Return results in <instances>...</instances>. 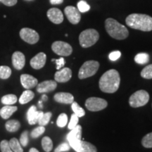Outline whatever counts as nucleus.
Masks as SVG:
<instances>
[{"label":"nucleus","mask_w":152,"mask_h":152,"mask_svg":"<svg viewBox=\"0 0 152 152\" xmlns=\"http://www.w3.org/2000/svg\"><path fill=\"white\" fill-rule=\"evenodd\" d=\"M29 152H39V151L37 149H35V148H31V149H30Z\"/></svg>","instance_id":"obj_44"},{"label":"nucleus","mask_w":152,"mask_h":152,"mask_svg":"<svg viewBox=\"0 0 152 152\" xmlns=\"http://www.w3.org/2000/svg\"><path fill=\"white\" fill-rule=\"evenodd\" d=\"M121 53L120 51H114V52H112L110 53L109 58V59L112 61H115L118 59V58L121 57Z\"/></svg>","instance_id":"obj_41"},{"label":"nucleus","mask_w":152,"mask_h":152,"mask_svg":"<svg viewBox=\"0 0 152 152\" xmlns=\"http://www.w3.org/2000/svg\"><path fill=\"white\" fill-rule=\"evenodd\" d=\"M45 132V126H38L37 128L34 129V130L31 132V137L33 138H37L39 136L42 135L44 132Z\"/></svg>","instance_id":"obj_35"},{"label":"nucleus","mask_w":152,"mask_h":152,"mask_svg":"<svg viewBox=\"0 0 152 152\" xmlns=\"http://www.w3.org/2000/svg\"><path fill=\"white\" fill-rule=\"evenodd\" d=\"M63 2H64V0H50V3L54 5L61 4Z\"/></svg>","instance_id":"obj_43"},{"label":"nucleus","mask_w":152,"mask_h":152,"mask_svg":"<svg viewBox=\"0 0 152 152\" xmlns=\"http://www.w3.org/2000/svg\"><path fill=\"white\" fill-rule=\"evenodd\" d=\"M108 103L105 99L98 97H90L85 102V106L90 111H99L105 109Z\"/></svg>","instance_id":"obj_7"},{"label":"nucleus","mask_w":152,"mask_h":152,"mask_svg":"<svg viewBox=\"0 0 152 152\" xmlns=\"http://www.w3.org/2000/svg\"><path fill=\"white\" fill-rule=\"evenodd\" d=\"M149 56L147 53H140L134 57V61L139 64H145L149 62Z\"/></svg>","instance_id":"obj_27"},{"label":"nucleus","mask_w":152,"mask_h":152,"mask_svg":"<svg viewBox=\"0 0 152 152\" xmlns=\"http://www.w3.org/2000/svg\"><path fill=\"white\" fill-rule=\"evenodd\" d=\"M20 143L23 147H26L28 145V142H29V139H28V131H24L22 133L20 137Z\"/></svg>","instance_id":"obj_38"},{"label":"nucleus","mask_w":152,"mask_h":152,"mask_svg":"<svg viewBox=\"0 0 152 152\" xmlns=\"http://www.w3.org/2000/svg\"><path fill=\"white\" fill-rule=\"evenodd\" d=\"M47 61V55L43 52H39L30 60V66L35 70L41 69L45 66Z\"/></svg>","instance_id":"obj_13"},{"label":"nucleus","mask_w":152,"mask_h":152,"mask_svg":"<svg viewBox=\"0 0 152 152\" xmlns=\"http://www.w3.org/2000/svg\"><path fill=\"white\" fill-rule=\"evenodd\" d=\"M99 68V64L96 61H87L80 68L78 77L83 80L92 77L96 74Z\"/></svg>","instance_id":"obj_5"},{"label":"nucleus","mask_w":152,"mask_h":152,"mask_svg":"<svg viewBox=\"0 0 152 152\" xmlns=\"http://www.w3.org/2000/svg\"><path fill=\"white\" fill-rule=\"evenodd\" d=\"M20 127V123L17 120H10L8 121L5 124V128L7 131L10 132H16L19 130Z\"/></svg>","instance_id":"obj_23"},{"label":"nucleus","mask_w":152,"mask_h":152,"mask_svg":"<svg viewBox=\"0 0 152 152\" xmlns=\"http://www.w3.org/2000/svg\"><path fill=\"white\" fill-rule=\"evenodd\" d=\"M18 109L17 106L12 105H5L0 110V115L4 119H9L14 112H16Z\"/></svg>","instance_id":"obj_21"},{"label":"nucleus","mask_w":152,"mask_h":152,"mask_svg":"<svg viewBox=\"0 0 152 152\" xmlns=\"http://www.w3.org/2000/svg\"><path fill=\"white\" fill-rule=\"evenodd\" d=\"M78 121H79V118L77 116V115H75V114H73V115H71V121H70L69 123H68V128L69 130H73V129L76 127V125H77V123H78Z\"/></svg>","instance_id":"obj_37"},{"label":"nucleus","mask_w":152,"mask_h":152,"mask_svg":"<svg viewBox=\"0 0 152 152\" xmlns=\"http://www.w3.org/2000/svg\"><path fill=\"white\" fill-rule=\"evenodd\" d=\"M20 37L26 42L34 45L39 41V35L35 30L29 28H23L20 31Z\"/></svg>","instance_id":"obj_9"},{"label":"nucleus","mask_w":152,"mask_h":152,"mask_svg":"<svg viewBox=\"0 0 152 152\" xmlns=\"http://www.w3.org/2000/svg\"><path fill=\"white\" fill-rule=\"evenodd\" d=\"M77 9L80 13L87 12L90 9V6L85 1H80L77 3Z\"/></svg>","instance_id":"obj_34"},{"label":"nucleus","mask_w":152,"mask_h":152,"mask_svg":"<svg viewBox=\"0 0 152 152\" xmlns=\"http://www.w3.org/2000/svg\"><path fill=\"white\" fill-rule=\"evenodd\" d=\"M35 96V94L31 90H27L24 91L23 94L20 95V98H19V103L20 104H26L30 102Z\"/></svg>","instance_id":"obj_22"},{"label":"nucleus","mask_w":152,"mask_h":152,"mask_svg":"<svg viewBox=\"0 0 152 152\" xmlns=\"http://www.w3.org/2000/svg\"><path fill=\"white\" fill-rule=\"evenodd\" d=\"M42 99L44 101H47V96H46V95H43V96H42Z\"/></svg>","instance_id":"obj_45"},{"label":"nucleus","mask_w":152,"mask_h":152,"mask_svg":"<svg viewBox=\"0 0 152 152\" xmlns=\"http://www.w3.org/2000/svg\"><path fill=\"white\" fill-rule=\"evenodd\" d=\"M57 87V83L54 80H46L37 85V91L39 93H46L54 91Z\"/></svg>","instance_id":"obj_17"},{"label":"nucleus","mask_w":152,"mask_h":152,"mask_svg":"<svg viewBox=\"0 0 152 152\" xmlns=\"http://www.w3.org/2000/svg\"><path fill=\"white\" fill-rule=\"evenodd\" d=\"M0 1L3 4L7 6V7H13L18 2V0H0Z\"/></svg>","instance_id":"obj_42"},{"label":"nucleus","mask_w":152,"mask_h":152,"mask_svg":"<svg viewBox=\"0 0 152 152\" xmlns=\"http://www.w3.org/2000/svg\"><path fill=\"white\" fill-rule=\"evenodd\" d=\"M64 13H65L68 20L72 24H77L81 20V14L78 9L75 8L73 6H68L66 7L64 9Z\"/></svg>","instance_id":"obj_11"},{"label":"nucleus","mask_w":152,"mask_h":152,"mask_svg":"<svg viewBox=\"0 0 152 152\" xmlns=\"http://www.w3.org/2000/svg\"><path fill=\"white\" fill-rule=\"evenodd\" d=\"M105 28L108 34L116 39H124L129 35V32L125 26L115 19L109 18L105 21Z\"/></svg>","instance_id":"obj_3"},{"label":"nucleus","mask_w":152,"mask_h":152,"mask_svg":"<svg viewBox=\"0 0 152 152\" xmlns=\"http://www.w3.org/2000/svg\"><path fill=\"white\" fill-rule=\"evenodd\" d=\"M52 49L55 54L61 56H70L73 52V48L68 43L63 41H56L52 44Z\"/></svg>","instance_id":"obj_8"},{"label":"nucleus","mask_w":152,"mask_h":152,"mask_svg":"<svg viewBox=\"0 0 152 152\" xmlns=\"http://www.w3.org/2000/svg\"><path fill=\"white\" fill-rule=\"evenodd\" d=\"M72 77V71L68 68H63L58 70L54 75V79L58 83H66L69 81Z\"/></svg>","instance_id":"obj_14"},{"label":"nucleus","mask_w":152,"mask_h":152,"mask_svg":"<svg viewBox=\"0 0 152 152\" xmlns=\"http://www.w3.org/2000/svg\"><path fill=\"white\" fill-rule=\"evenodd\" d=\"M79 140H82V127L77 125L67 134V140L70 144Z\"/></svg>","instance_id":"obj_20"},{"label":"nucleus","mask_w":152,"mask_h":152,"mask_svg":"<svg viewBox=\"0 0 152 152\" xmlns=\"http://www.w3.org/2000/svg\"><path fill=\"white\" fill-rule=\"evenodd\" d=\"M12 64L17 70H21L26 64V57L20 52H15L12 55Z\"/></svg>","instance_id":"obj_18"},{"label":"nucleus","mask_w":152,"mask_h":152,"mask_svg":"<svg viewBox=\"0 0 152 152\" xmlns=\"http://www.w3.org/2000/svg\"><path fill=\"white\" fill-rule=\"evenodd\" d=\"M11 75V69L9 66H0V78L6 80L8 79Z\"/></svg>","instance_id":"obj_29"},{"label":"nucleus","mask_w":152,"mask_h":152,"mask_svg":"<svg viewBox=\"0 0 152 152\" xmlns=\"http://www.w3.org/2000/svg\"><path fill=\"white\" fill-rule=\"evenodd\" d=\"M71 108H72V110H73L74 114H75V115H77L78 118L83 117L85 115V110L83 109L82 107H80L77 102H73V103H72Z\"/></svg>","instance_id":"obj_28"},{"label":"nucleus","mask_w":152,"mask_h":152,"mask_svg":"<svg viewBox=\"0 0 152 152\" xmlns=\"http://www.w3.org/2000/svg\"><path fill=\"white\" fill-rule=\"evenodd\" d=\"M47 16L51 22L54 24H60L64 21V15L62 11L57 8L49 9Z\"/></svg>","instance_id":"obj_12"},{"label":"nucleus","mask_w":152,"mask_h":152,"mask_svg":"<svg viewBox=\"0 0 152 152\" xmlns=\"http://www.w3.org/2000/svg\"><path fill=\"white\" fill-rule=\"evenodd\" d=\"M71 146L68 143H62L60 145H58L54 150V152H64L68 151L70 150Z\"/></svg>","instance_id":"obj_39"},{"label":"nucleus","mask_w":152,"mask_h":152,"mask_svg":"<svg viewBox=\"0 0 152 152\" xmlns=\"http://www.w3.org/2000/svg\"><path fill=\"white\" fill-rule=\"evenodd\" d=\"M52 61H55L56 65V69L60 70L62 68H64V65H65V59L63 57H61L58 59H52Z\"/></svg>","instance_id":"obj_40"},{"label":"nucleus","mask_w":152,"mask_h":152,"mask_svg":"<svg viewBox=\"0 0 152 152\" xmlns=\"http://www.w3.org/2000/svg\"><path fill=\"white\" fill-rule=\"evenodd\" d=\"M121 77L116 70L111 69L102 75L99 80V88L106 93H114L118 90Z\"/></svg>","instance_id":"obj_1"},{"label":"nucleus","mask_w":152,"mask_h":152,"mask_svg":"<svg viewBox=\"0 0 152 152\" xmlns=\"http://www.w3.org/2000/svg\"><path fill=\"white\" fill-rule=\"evenodd\" d=\"M54 100L58 103L70 104L74 102V97L71 94L68 92L56 93L54 96Z\"/></svg>","instance_id":"obj_19"},{"label":"nucleus","mask_w":152,"mask_h":152,"mask_svg":"<svg viewBox=\"0 0 152 152\" xmlns=\"http://www.w3.org/2000/svg\"><path fill=\"white\" fill-rule=\"evenodd\" d=\"M0 149L1 152H14L11 149L9 141L6 140H2L0 142Z\"/></svg>","instance_id":"obj_36"},{"label":"nucleus","mask_w":152,"mask_h":152,"mask_svg":"<svg viewBox=\"0 0 152 152\" xmlns=\"http://www.w3.org/2000/svg\"><path fill=\"white\" fill-rule=\"evenodd\" d=\"M142 144L145 148H152V132L144 137L142 140Z\"/></svg>","instance_id":"obj_33"},{"label":"nucleus","mask_w":152,"mask_h":152,"mask_svg":"<svg viewBox=\"0 0 152 152\" xmlns=\"http://www.w3.org/2000/svg\"><path fill=\"white\" fill-rule=\"evenodd\" d=\"M42 147L44 151L46 152H50L53 148V142L51 138L49 137H44L42 140Z\"/></svg>","instance_id":"obj_26"},{"label":"nucleus","mask_w":152,"mask_h":152,"mask_svg":"<svg viewBox=\"0 0 152 152\" xmlns=\"http://www.w3.org/2000/svg\"><path fill=\"white\" fill-rule=\"evenodd\" d=\"M20 83L26 90H30L37 86L38 84L37 79L28 74H23L20 75Z\"/></svg>","instance_id":"obj_15"},{"label":"nucleus","mask_w":152,"mask_h":152,"mask_svg":"<svg viewBox=\"0 0 152 152\" xmlns=\"http://www.w3.org/2000/svg\"><path fill=\"white\" fill-rule=\"evenodd\" d=\"M141 76L145 79H152V64L148 65L142 69Z\"/></svg>","instance_id":"obj_32"},{"label":"nucleus","mask_w":152,"mask_h":152,"mask_svg":"<svg viewBox=\"0 0 152 152\" xmlns=\"http://www.w3.org/2000/svg\"><path fill=\"white\" fill-rule=\"evenodd\" d=\"M99 38V33L94 29H87L80 34L79 42L83 48H88L94 45Z\"/></svg>","instance_id":"obj_4"},{"label":"nucleus","mask_w":152,"mask_h":152,"mask_svg":"<svg viewBox=\"0 0 152 152\" xmlns=\"http://www.w3.org/2000/svg\"><path fill=\"white\" fill-rule=\"evenodd\" d=\"M44 112L37 111L35 106H30L27 112V118L30 125H35L38 123Z\"/></svg>","instance_id":"obj_16"},{"label":"nucleus","mask_w":152,"mask_h":152,"mask_svg":"<svg viewBox=\"0 0 152 152\" xmlns=\"http://www.w3.org/2000/svg\"><path fill=\"white\" fill-rule=\"evenodd\" d=\"M17 96L15 94H7L1 99V103L4 105H13L17 102Z\"/></svg>","instance_id":"obj_24"},{"label":"nucleus","mask_w":152,"mask_h":152,"mask_svg":"<svg viewBox=\"0 0 152 152\" xmlns=\"http://www.w3.org/2000/svg\"><path fill=\"white\" fill-rule=\"evenodd\" d=\"M149 100V94L145 90H138L132 94L129 99V104L133 108L146 105Z\"/></svg>","instance_id":"obj_6"},{"label":"nucleus","mask_w":152,"mask_h":152,"mask_svg":"<svg viewBox=\"0 0 152 152\" xmlns=\"http://www.w3.org/2000/svg\"><path fill=\"white\" fill-rule=\"evenodd\" d=\"M9 143L11 150L14 152H23L21 144L16 138L11 139L9 141Z\"/></svg>","instance_id":"obj_25"},{"label":"nucleus","mask_w":152,"mask_h":152,"mask_svg":"<svg viewBox=\"0 0 152 152\" xmlns=\"http://www.w3.org/2000/svg\"><path fill=\"white\" fill-rule=\"evenodd\" d=\"M129 27L144 32L152 30V17L146 14H132L129 15L125 20Z\"/></svg>","instance_id":"obj_2"},{"label":"nucleus","mask_w":152,"mask_h":152,"mask_svg":"<svg viewBox=\"0 0 152 152\" xmlns=\"http://www.w3.org/2000/svg\"><path fill=\"white\" fill-rule=\"evenodd\" d=\"M68 123V116L66 113H61L56 121V124L59 128H64Z\"/></svg>","instance_id":"obj_31"},{"label":"nucleus","mask_w":152,"mask_h":152,"mask_svg":"<svg viewBox=\"0 0 152 152\" xmlns=\"http://www.w3.org/2000/svg\"><path fill=\"white\" fill-rule=\"evenodd\" d=\"M69 145L77 152H97L95 146L90 142L83 141L82 140L70 143Z\"/></svg>","instance_id":"obj_10"},{"label":"nucleus","mask_w":152,"mask_h":152,"mask_svg":"<svg viewBox=\"0 0 152 152\" xmlns=\"http://www.w3.org/2000/svg\"><path fill=\"white\" fill-rule=\"evenodd\" d=\"M52 113L51 112H47V113H43L42 116L38 121V124L41 126H45L48 124L49 121H50L51 118H52Z\"/></svg>","instance_id":"obj_30"}]
</instances>
